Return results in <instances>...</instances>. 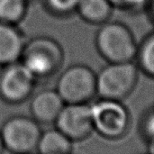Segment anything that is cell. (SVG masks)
<instances>
[{"label":"cell","mask_w":154,"mask_h":154,"mask_svg":"<svg viewBox=\"0 0 154 154\" xmlns=\"http://www.w3.org/2000/svg\"><path fill=\"white\" fill-rule=\"evenodd\" d=\"M98 54L107 63L134 61L138 43L133 32L120 22H106L100 25L95 36Z\"/></svg>","instance_id":"cell-1"},{"label":"cell","mask_w":154,"mask_h":154,"mask_svg":"<svg viewBox=\"0 0 154 154\" xmlns=\"http://www.w3.org/2000/svg\"><path fill=\"white\" fill-rule=\"evenodd\" d=\"M139 72L134 61L107 63L97 74V95L105 99H125L136 88Z\"/></svg>","instance_id":"cell-2"},{"label":"cell","mask_w":154,"mask_h":154,"mask_svg":"<svg viewBox=\"0 0 154 154\" xmlns=\"http://www.w3.org/2000/svg\"><path fill=\"white\" fill-rule=\"evenodd\" d=\"M22 63L36 77L53 75L62 66L64 51L52 38L41 36L24 44Z\"/></svg>","instance_id":"cell-3"},{"label":"cell","mask_w":154,"mask_h":154,"mask_svg":"<svg viewBox=\"0 0 154 154\" xmlns=\"http://www.w3.org/2000/svg\"><path fill=\"white\" fill-rule=\"evenodd\" d=\"M56 91L65 104H88L97 95V73L87 65H72L60 76Z\"/></svg>","instance_id":"cell-4"},{"label":"cell","mask_w":154,"mask_h":154,"mask_svg":"<svg viewBox=\"0 0 154 154\" xmlns=\"http://www.w3.org/2000/svg\"><path fill=\"white\" fill-rule=\"evenodd\" d=\"M91 108L94 131L108 140L123 138L130 126V115L122 101L100 98Z\"/></svg>","instance_id":"cell-5"},{"label":"cell","mask_w":154,"mask_h":154,"mask_svg":"<svg viewBox=\"0 0 154 154\" xmlns=\"http://www.w3.org/2000/svg\"><path fill=\"white\" fill-rule=\"evenodd\" d=\"M38 122L32 117L14 116L8 118L0 129L5 149L13 154H32L42 134Z\"/></svg>","instance_id":"cell-6"},{"label":"cell","mask_w":154,"mask_h":154,"mask_svg":"<svg viewBox=\"0 0 154 154\" xmlns=\"http://www.w3.org/2000/svg\"><path fill=\"white\" fill-rule=\"evenodd\" d=\"M36 77L23 64L6 65L0 74V97L9 104L25 101L34 89Z\"/></svg>","instance_id":"cell-7"},{"label":"cell","mask_w":154,"mask_h":154,"mask_svg":"<svg viewBox=\"0 0 154 154\" xmlns=\"http://www.w3.org/2000/svg\"><path fill=\"white\" fill-rule=\"evenodd\" d=\"M54 124L72 142L83 141L94 131L91 108L88 104H65Z\"/></svg>","instance_id":"cell-8"},{"label":"cell","mask_w":154,"mask_h":154,"mask_svg":"<svg viewBox=\"0 0 154 154\" xmlns=\"http://www.w3.org/2000/svg\"><path fill=\"white\" fill-rule=\"evenodd\" d=\"M65 103L56 90L45 89L37 93L31 101L32 117L39 124H54Z\"/></svg>","instance_id":"cell-9"},{"label":"cell","mask_w":154,"mask_h":154,"mask_svg":"<svg viewBox=\"0 0 154 154\" xmlns=\"http://www.w3.org/2000/svg\"><path fill=\"white\" fill-rule=\"evenodd\" d=\"M23 40L13 24L0 22V65H9L21 58Z\"/></svg>","instance_id":"cell-10"},{"label":"cell","mask_w":154,"mask_h":154,"mask_svg":"<svg viewBox=\"0 0 154 154\" xmlns=\"http://www.w3.org/2000/svg\"><path fill=\"white\" fill-rule=\"evenodd\" d=\"M113 10L109 0H80L76 13L87 23L100 26L110 20Z\"/></svg>","instance_id":"cell-11"},{"label":"cell","mask_w":154,"mask_h":154,"mask_svg":"<svg viewBox=\"0 0 154 154\" xmlns=\"http://www.w3.org/2000/svg\"><path fill=\"white\" fill-rule=\"evenodd\" d=\"M36 152L38 154H72V141L55 127L42 133Z\"/></svg>","instance_id":"cell-12"},{"label":"cell","mask_w":154,"mask_h":154,"mask_svg":"<svg viewBox=\"0 0 154 154\" xmlns=\"http://www.w3.org/2000/svg\"><path fill=\"white\" fill-rule=\"evenodd\" d=\"M140 71L154 79V30L149 32L138 44L135 58Z\"/></svg>","instance_id":"cell-13"},{"label":"cell","mask_w":154,"mask_h":154,"mask_svg":"<svg viewBox=\"0 0 154 154\" xmlns=\"http://www.w3.org/2000/svg\"><path fill=\"white\" fill-rule=\"evenodd\" d=\"M26 0H0V22L14 24L23 19Z\"/></svg>","instance_id":"cell-14"},{"label":"cell","mask_w":154,"mask_h":154,"mask_svg":"<svg viewBox=\"0 0 154 154\" xmlns=\"http://www.w3.org/2000/svg\"><path fill=\"white\" fill-rule=\"evenodd\" d=\"M80 0H46L50 9L61 15H68L77 11Z\"/></svg>","instance_id":"cell-15"},{"label":"cell","mask_w":154,"mask_h":154,"mask_svg":"<svg viewBox=\"0 0 154 154\" xmlns=\"http://www.w3.org/2000/svg\"><path fill=\"white\" fill-rule=\"evenodd\" d=\"M114 8L127 12H138L144 9L148 0H109Z\"/></svg>","instance_id":"cell-16"},{"label":"cell","mask_w":154,"mask_h":154,"mask_svg":"<svg viewBox=\"0 0 154 154\" xmlns=\"http://www.w3.org/2000/svg\"><path fill=\"white\" fill-rule=\"evenodd\" d=\"M146 9L148 10L149 15L154 23V0H148Z\"/></svg>","instance_id":"cell-17"},{"label":"cell","mask_w":154,"mask_h":154,"mask_svg":"<svg viewBox=\"0 0 154 154\" xmlns=\"http://www.w3.org/2000/svg\"><path fill=\"white\" fill-rule=\"evenodd\" d=\"M148 150H149L148 154H154V138L148 141Z\"/></svg>","instance_id":"cell-18"},{"label":"cell","mask_w":154,"mask_h":154,"mask_svg":"<svg viewBox=\"0 0 154 154\" xmlns=\"http://www.w3.org/2000/svg\"><path fill=\"white\" fill-rule=\"evenodd\" d=\"M4 151H5V146H4L2 137H1V134H0V154L4 153Z\"/></svg>","instance_id":"cell-19"}]
</instances>
